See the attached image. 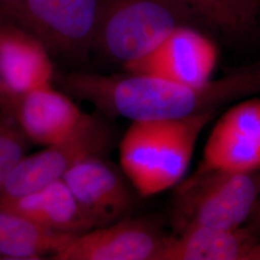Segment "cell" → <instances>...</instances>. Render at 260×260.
Here are the masks:
<instances>
[{
  "mask_svg": "<svg viewBox=\"0 0 260 260\" xmlns=\"http://www.w3.org/2000/svg\"><path fill=\"white\" fill-rule=\"evenodd\" d=\"M258 172L200 166L177 190L173 210L176 230L178 233L190 228L232 231L242 226L260 195Z\"/></svg>",
  "mask_w": 260,
  "mask_h": 260,
  "instance_id": "obj_2",
  "label": "cell"
},
{
  "mask_svg": "<svg viewBox=\"0 0 260 260\" xmlns=\"http://www.w3.org/2000/svg\"><path fill=\"white\" fill-rule=\"evenodd\" d=\"M158 260H260V237L250 228H190L169 237Z\"/></svg>",
  "mask_w": 260,
  "mask_h": 260,
  "instance_id": "obj_12",
  "label": "cell"
},
{
  "mask_svg": "<svg viewBox=\"0 0 260 260\" xmlns=\"http://www.w3.org/2000/svg\"><path fill=\"white\" fill-rule=\"evenodd\" d=\"M0 71L15 108L21 96L50 86L54 78L46 47L34 36L4 19L0 32Z\"/></svg>",
  "mask_w": 260,
  "mask_h": 260,
  "instance_id": "obj_10",
  "label": "cell"
},
{
  "mask_svg": "<svg viewBox=\"0 0 260 260\" xmlns=\"http://www.w3.org/2000/svg\"><path fill=\"white\" fill-rule=\"evenodd\" d=\"M0 205L57 233L80 235L93 229L62 178Z\"/></svg>",
  "mask_w": 260,
  "mask_h": 260,
  "instance_id": "obj_13",
  "label": "cell"
},
{
  "mask_svg": "<svg viewBox=\"0 0 260 260\" xmlns=\"http://www.w3.org/2000/svg\"><path fill=\"white\" fill-rule=\"evenodd\" d=\"M116 136L103 114H85L76 128L64 139L19 160L1 187L0 204L61 179L84 159L107 156L115 147Z\"/></svg>",
  "mask_w": 260,
  "mask_h": 260,
  "instance_id": "obj_5",
  "label": "cell"
},
{
  "mask_svg": "<svg viewBox=\"0 0 260 260\" xmlns=\"http://www.w3.org/2000/svg\"><path fill=\"white\" fill-rule=\"evenodd\" d=\"M201 167L233 172L260 170V99L247 100L216 122Z\"/></svg>",
  "mask_w": 260,
  "mask_h": 260,
  "instance_id": "obj_9",
  "label": "cell"
},
{
  "mask_svg": "<svg viewBox=\"0 0 260 260\" xmlns=\"http://www.w3.org/2000/svg\"><path fill=\"white\" fill-rule=\"evenodd\" d=\"M75 234L57 233L0 205V258H51L67 248Z\"/></svg>",
  "mask_w": 260,
  "mask_h": 260,
  "instance_id": "obj_14",
  "label": "cell"
},
{
  "mask_svg": "<svg viewBox=\"0 0 260 260\" xmlns=\"http://www.w3.org/2000/svg\"><path fill=\"white\" fill-rule=\"evenodd\" d=\"M84 116L68 95L52 85L25 93L15 108V118L29 142L43 147L64 139Z\"/></svg>",
  "mask_w": 260,
  "mask_h": 260,
  "instance_id": "obj_11",
  "label": "cell"
},
{
  "mask_svg": "<svg viewBox=\"0 0 260 260\" xmlns=\"http://www.w3.org/2000/svg\"><path fill=\"white\" fill-rule=\"evenodd\" d=\"M14 1H16V0H0V6L8 4V3H11V2H14Z\"/></svg>",
  "mask_w": 260,
  "mask_h": 260,
  "instance_id": "obj_19",
  "label": "cell"
},
{
  "mask_svg": "<svg viewBox=\"0 0 260 260\" xmlns=\"http://www.w3.org/2000/svg\"><path fill=\"white\" fill-rule=\"evenodd\" d=\"M168 238L152 223L126 217L76 236L53 260H158Z\"/></svg>",
  "mask_w": 260,
  "mask_h": 260,
  "instance_id": "obj_7",
  "label": "cell"
},
{
  "mask_svg": "<svg viewBox=\"0 0 260 260\" xmlns=\"http://www.w3.org/2000/svg\"><path fill=\"white\" fill-rule=\"evenodd\" d=\"M247 226L250 228L253 233L260 237V195L257 199L256 205L252 210V213L248 220Z\"/></svg>",
  "mask_w": 260,
  "mask_h": 260,
  "instance_id": "obj_18",
  "label": "cell"
},
{
  "mask_svg": "<svg viewBox=\"0 0 260 260\" xmlns=\"http://www.w3.org/2000/svg\"><path fill=\"white\" fill-rule=\"evenodd\" d=\"M257 2H258V4H259V6H260V0H257Z\"/></svg>",
  "mask_w": 260,
  "mask_h": 260,
  "instance_id": "obj_20",
  "label": "cell"
},
{
  "mask_svg": "<svg viewBox=\"0 0 260 260\" xmlns=\"http://www.w3.org/2000/svg\"><path fill=\"white\" fill-rule=\"evenodd\" d=\"M214 112L183 119L132 121L120 143L121 170L142 197L176 185Z\"/></svg>",
  "mask_w": 260,
  "mask_h": 260,
  "instance_id": "obj_1",
  "label": "cell"
},
{
  "mask_svg": "<svg viewBox=\"0 0 260 260\" xmlns=\"http://www.w3.org/2000/svg\"><path fill=\"white\" fill-rule=\"evenodd\" d=\"M193 15L177 0H105L93 47L127 65L149 54Z\"/></svg>",
  "mask_w": 260,
  "mask_h": 260,
  "instance_id": "obj_3",
  "label": "cell"
},
{
  "mask_svg": "<svg viewBox=\"0 0 260 260\" xmlns=\"http://www.w3.org/2000/svg\"><path fill=\"white\" fill-rule=\"evenodd\" d=\"M105 0H16L0 6L6 21L38 39L48 52L80 61L94 46Z\"/></svg>",
  "mask_w": 260,
  "mask_h": 260,
  "instance_id": "obj_4",
  "label": "cell"
},
{
  "mask_svg": "<svg viewBox=\"0 0 260 260\" xmlns=\"http://www.w3.org/2000/svg\"><path fill=\"white\" fill-rule=\"evenodd\" d=\"M230 35H242L255 25L257 0H177Z\"/></svg>",
  "mask_w": 260,
  "mask_h": 260,
  "instance_id": "obj_15",
  "label": "cell"
},
{
  "mask_svg": "<svg viewBox=\"0 0 260 260\" xmlns=\"http://www.w3.org/2000/svg\"><path fill=\"white\" fill-rule=\"evenodd\" d=\"M62 179L93 229L117 223L129 216L134 200L128 184L120 171L105 158L84 159Z\"/></svg>",
  "mask_w": 260,
  "mask_h": 260,
  "instance_id": "obj_8",
  "label": "cell"
},
{
  "mask_svg": "<svg viewBox=\"0 0 260 260\" xmlns=\"http://www.w3.org/2000/svg\"><path fill=\"white\" fill-rule=\"evenodd\" d=\"M2 24H3V18L0 15V32H1ZM0 111L13 115L15 117V105L12 102V100L10 99L9 94L5 89L2 76H1V71H0Z\"/></svg>",
  "mask_w": 260,
  "mask_h": 260,
  "instance_id": "obj_17",
  "label": "cell"
},
{
  "mask_svg": "<svg viewBox=\"0 0 260 260\" xmlns=\"http://www.w3.org/2000/svg\"><path fill=\"white\" fill-rule=\"evenodd\" d=\"M29 143L16 118L0 111V190L12 170L25 156Z\"/></svg>",
  "mask_w": 260,
  "mask_h": 260,
  "instance_id": "obj_16",
  "label": "cell"
},
{
  "mask_svg": "<svg viewBox=\"0 0 260 260\" xmlns=\"http://www.w3.org/2000/svg\"><path fill=\"white\" fill-rule=\"evenodd\" d=\"M217 56V48L208 38L181 25L175 28L149 54L123 68L129 73L197 86L210 79Z\"/></svg>",
  "mask_w": 260,
  "mask_h": 260,
  "instance_id": "obj_6",
  "label": "cell"
}]
</instances>
